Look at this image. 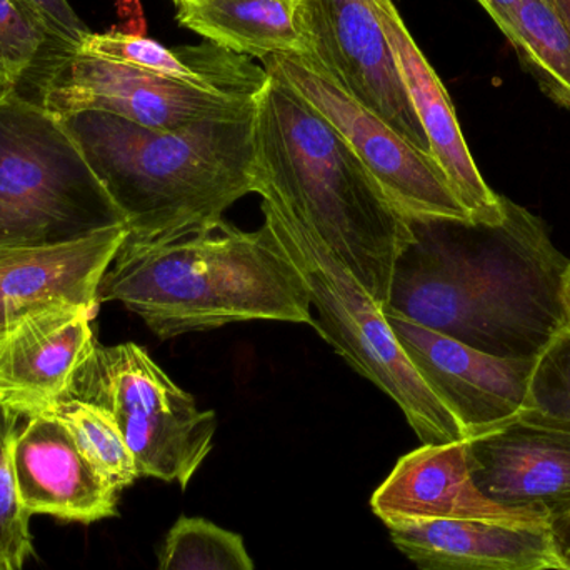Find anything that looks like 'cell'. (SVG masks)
<instances>
[{
	"instance_id": "6da1fadb",
	"label": "cell",
	"mask_w": 570,
	"mask_h": 570,
	"mask_svg": "<svg viewBox=\"0 0 570 570\" xmlns=\"http://www.w3.org/2000/svg\"><path fill=\"white\" fill-rule=\"evenodd\" d=\"M499 224L412 220L384 312L485 354L535 358L566 328L570 261L538 216L502 197Z\"/></svg>"
},
{
	"instance_id": "7a4b0ae2",
	"label": "cell",
	"mask_w": 570,
	"mask_h": 570,
	"mask_svg": "<svg viewBox=\"0 0 570 570\" xmlns=\"http://www.w3.org/2000/svg\"><path fill=\"white\" fill-rule=\"evenodd\" d=\"M163 341L250 321L312 325L311 292L274 230L226 220L186 236L140 243L126 236L99 285Z\"/></svg>"
},
{
	"instance_id": "3957f363",
	"label": "cell",
	"mask_w": 570,
	"mask_h": 570,
	"mask_svg": "<svg viewBox=\"0 0 570 570\" xmlns=\"http://www.w3.org/2000/svg\"><path fill=\"white\" fill-rule=\"evenodd\" d=\"M122 216L127 237L176 239L257 194L256 116L157 130L112 114L59 116Z\"/></svg>"
},
{
	"instance_id": "277c9868",
	"label": "cell",
	"mask_w": 570,
	"mask_h": 570,
	"mask_svg": "<svg viewBox=\"0 0 570 570\" xmlns=\"http://www.w3.org/2000/svg\"><path fill=\"white\" fill-rule=\"evenodd\" d=\"M254 142L257 177L387 307L395 266L414 243V229L361 157L307 100L273 76L257 102Z\"/></svg>"
},
{
	"instance_id": "5b68a950",
	"label": "cell",
	"mask_w": 570,
	"mask_h": 570,
	"mask_svg": "<svg viewBox=\"0 0 570 570\" xmlns=\"http://www.w3.org/2000/svg\"><path fill=\"white\" fill-rule=\"evenodd\" d=\"M259 179V177H257ZM264 223L304 277L317 311L311 327L401 409L422 444L468 441L461 422L412 364L382 305L283 197L259 179Z\"/></svg>"
},
{
	"instance_id": "8992f818",
	"label": "cell",
	"mask_w": 570,
	"mask_h": 570,
	"mask_svg": "<svg viewBox=\"0 0 570 570\" xmlns=\"http://www.w3.org/2000/svg\"><path fill=\"white\" fill-rule=\"evenodd\" d=\"M124 224L56 114L12 90L0 100V249L82 239Z\"/></svg>"
},
{
	"instance_id": "52a82bcc",
	"label": "cell",
	"mask_w": 570,
	"mask_h": 570,
	"mask_svg": "<svg viewBox=\"0 0 570 570\" xmlns=\"http://www.w3.org/2000/svg\"><path fill=\"white\" fill-rule=\"evenodd\" d=\"M104 409L122 432L140 478L186 489L213 451L214 411L176 384L142 345L97 342L63 399Z\"/></svg>"
},
{
	"instance_id": "ba28073f",
	"label": "cell",
	"mask_w": 570,
	"mask_h": 570,
	"mask_svg": "<svg viewBox=\"0 0 570 570\" xmlns=\"http://www.w3.org/2000/svg\"><path fill=\"white\" fill-rule=\"evenodd\" d=\"M263 63L344 137L409 219L471 220L434 159L358 102L314 53L273 56Z\"/></svg>"
},
{
	"instance_id": "9c48e42d",
	"label": "cell",
	"mask_w": 570,
	"mask_h": 570,
	"mask_svg": "<svg viewBox=\"0 0 570 570\" xmlns=\"http://www.w3.org/2000/svg\"><path fill=\"white\" fill-rule=\"evenodd\" d=\"M33 87L36 102L56 116L96 110L157 130L246 119L256 116L261 97L193 86L79 50L57 57Z\"/></svg>"
},
{
	"instance_id": "30bf717a",
	"label": "cell",
	"mask_w": 570,
	"mask_h": 570,
	"mask_svg": "<svg viewBox=\"0 0 570 570\" xmlns=\"http://www.w3.org/2000/svg\"><path fill=\"white\" fill-rule=\"evenodd\" d=\"M298 16L318 62L399 136L431 156L371 0H301Z\"/></svg>"
},
{
	"instance_id": "8fae6325",
	"label": "cell",
	"mask_w": 570,
	"mask_h": 570,
	"mask_svg": "<svg viewBox=\"0 0 570 570\" xmlns=\"http://www.w3.org/2000/svg\"><path fill=\"white\" fill-rule=\"evenodd\" d=\"M405 354L461 422L468 439L514 421L524 407L535 358L485 354L385 312Z\"/></svg>"
},
{
	"instance_id": "7c38bea8",
	"label": "cell",
	"mask_w": 570,
	"mask_h": 570,
	"mask_svg": "<svg viewBox=\"0 0 570 570\" xmlns=\"http://www.w3.org/2000/svg\"><path fill=\"white\" fill-rule=\"evenodd\" d=\"M97 311L56 304L7 325L0 335V407L26 419L62 401L96 347Z\"/></svg>"
},
{
	"instance_id": "4fadbf2b",
	"label": "cell",
	"mask_w": 570,
	"mask_h": 570,
	"mask_svg": "<svg viewBox=\"0 0 570 570\" xmlns=\"http://www.w3.org/2000/svg\"><path fill=\"white\" fill-rule=\"evenodd\" d=\"M469 468L482 494L498 504L570 515V432L514 419L468 439Z\"/></svg>"
},
{
	"instance_id": "5bb4252c",
	"label": "cell",
	"mask_w": 570,
	"mask_h": 570,
	"mask_svg": "<svg viewBox=\"0 0 570 570\" xmlns=\"http://www.w3.org/2000/svg\"><path fill=\"white\" fill-rule=\"evenodd\" d=\"M372 511L387 528L435 519H479L519 528H549L538 512L505 508L482 494L469 468L468 441L422 445L399 459L374 492Z\"/></svg>"
},
{
	"instance_id": "9a60e30c",
	"label": "cell",
	"mask_w": 570,
	"mask_h": 570,
	"mask_svg": "<svg viewBox=\"0 0 570 570\" xmlns=\"http://www.w3.org/2000/svg\"><path fill=\"white\" fill-rule=\"evenodd\" d=\"M391 46L402 82L428 137L431 157L472 223L499 224L504 203L485 183L462 136L451 97L392 0H371Z\"/></svg>"
},
{
	"instance_id": "2e32d148",
	"label": "cell",
	"mask_w": 570,
	"mask_h": 570,
	"mask_svg": "<svg viewBox=\"0 0 570 570\" xmlns=\"http://www.w3.org/2000/svg\"><path fill=\"white\" fill-rule=\"evenodd\" d=\"M12 465L27 514L92 524L117 514L119 492L89 464L50 412L23 419L12 442Z\"/></svg>"
},
{
	"instance_id": "e0dca14e",
	"label": "cell",
	"mask_w": 570,
	"mask_h": 570,
	"mask_svg": "<svg viewBox=\"0 0 570 570\" xmlns=\"http://www.w3.org/2000/svg\"><path fill=\"white\" fill-rule=\"evenodd\" d=\"M126 236L119 224L69 243L0 249V328L49 305L99 307V285Z\"/></svg>"
},
{
	"instance_id": "ac0fdd59",
	"label": "cell",
	"mask_w": 570,
	"mask_h": 570,
	"mask_svg": "<svg viewBox=\"0 0 570 570\" xmlns=\"http://www.w3.org/2000/svg\"><path fill=\"white\" fill-rule=\"evenodd\" d=\"M395 548L419 570H564L549 528L479 519H435L389 528Z\"/></svg>"
},
{
	"instance_id": "d6986e66",
	"label": "cell",
	"mask_w": 570,
	"mask_h": 570,
	"mask_svg": "<svg viewBox=\"0 0 570 570\" xmlns=\"http://www.w3.org/2000/svg\"><path fill=\"white\" fill-rule=\"evenodd\" d=\"M77 50L180 82L240 96L259 97L271 79L266 67L257 66L250 57L207 40L199 46L167 49L147 37L90 32Z\"/></svg>"
},
{
	"instance_id": "ffe728a7",
	"label": "cell",
	"mask_w": 570,
	"mask_h": 570,
	"mask_svg": "<svg viewBox=\"0 0 570 570\" xmlns=\"http://www.w3.org/2000/svg\"><path fill=\"white\" fill-rule=\"evenodd\" d=\"M301 0H189L177 22L207 42L253 59L308 53L298 16Z\"/></svg>"
},
{
	"instance_id": "44dd1931",
	"label": "cell",
	"mask_w": 570,
	"mask_h": 570,
	"mask_svg": "<svg viewBox=\"0 0 570 570\" xmlns=\"http://www.w3.org/2000/svg\"><path fill=\"white\" fill-rule=\"evenodd\" d=\"M514 49L542 92L570 110V32L549 0H519Z\"/></svg>"
},
{
	"instance_id": "7402d4cb",
	"label": "cell",
	"mask_w": 570,
	"mask_h": 570,
	"mask_svg": "<svg viewBox=\"0 0 570 570\" xmlns=\"http://www.w3.org/2000/svg\"><path fill=\"white\" fill-rule=\"evenodd\" d=\"M47 412L67 429L83 458L117 492L140 478L122 432L104 409L67 397Z\"/></svg>"
},
{
	"instance_id": "603a6c76",
	"label": "cell",
	"mask_w": 570,
	"mask_h": 570,
	"mask_svg": "<svg viewBox=\"0 0 570 570\" xmlns=\"http://www.w3.org/2000/svg\"><path fill=\"white\" fill-rule=\"evenodd\" d=\"M70 50L22 0H0V79L13 90L36 86L50 62Z\"/></svg>"
},
{
	"instance_id": "cb8c5ba5",
	"label": "cell",
	"mask_w": 570,
	"mask_h": 570,
	"mask_svg": "<svg viewBox=\"0 0 570 570\" xmlns=\"http://www.w3.org/2000/svg\"><path fill=\"white\" fill-rule=\"evenodd\" d=\"M157 570H254L244 539L200 518H180L167 534Z\"/></svg>"
},
{
	"instance_id": "d4e9b609",
	"label": "cell",
	"mask_w": 570,
	"mask_h": 570,
	"mask_svg": "<svg viewBox=\"0 0 570 570\" xmlns=\"http://www.w3.org/2000/svg\"><path fill=\"white\" fill-rule=\"evenodd\" d=\"M570 432V331L562 328L535 358L519 417Z\"/></svg>"
},
{
	"instance_id": "484cf974",
	"label": "cell",
	"mask_w": 570,
	"mask_h": 570,
	"mask_svg": "<svg viewBox=\"0 0 570 570\" xmlns=\"http://www.w3.org/2000/svg\"><path fill=\"white\" fill-rule=\"evenodd\" d=\"M22 417L0 407V570H22L32 554L29 519L19 498L12 442Z\"/></svg>"
},
{
	"instance_id": "4316f807",
	"label": "cell",
	"mask_w": 570,
	"mask_h": 570,
	"mask_svg": "<svg viewBox=\"0 0 570 570\" xmlns=\"http://www.w3.org/2000/svg\"><path fill=\"white\" fill-rule=\"evenodd\" d=\"M46 29L69 49L77 50L82 46L90 30L77 16L76 10L67 0H22Z\"/></svg>"
},
{
	"instance_id": "83f0119b",
	"label": "cell",
	"mask_w": 570,
	"mask_h": 570,
	"mask_svg": "<svg viewBox=\"0 0 570 570\" xmlns=\"http://www.w3.org/2000/svg\"><path fill=\"white\" fill-rule=\"evenodd\" d=\"M482 9L492 17L495 26L502 30L505 39L512 43L518 42V6L519 0H475Z\"/></svg>"
},
{
	"instance_id": "f1b7e54d",
	"label": "cell",
	"mask_w": 570,
	"mask_h": 570,
	"mask_svg": "<svg viewBox=\"0 0 570 570\" xmlns=\"http://www.w3.org/2000/svg\"><path fill=\"white\" fill-rule=\"evenodd\" d=\"M551 531L552 534H554L559 549H561V554L562 558H564L566 564L570 568V515L552 521Z\"/></svg>"
},
{
	"instance_id": "f546056e",
	"label": "cell",
	"mask_w": 570,
	"mask_h": 570,
	"mask_svg": "<svg viewBox=\"0 0 570 570\" xmlns=\"http://www.w3.org/2000/svg\"><path fill=\"white\" fill-rule=\"evenodd\" d=\"M549 2L554 7L559 17L564 20L566 27H568L570 32V0H549Z\"/></svg>"
},
{
	"instance_id": "4dcf8cb0",
	"label": "cell",
	"mask_w": 570,
	"mask_h": 570,
	"mask_svg": "<svg viewBox=\"0 0 570 570\" xmlns=\"http://www.w3.org/2000/svg\"><path fill=\"white\" fill-rule=\"evenodd\" d=\"M566 328L570 331V264L564 277Z\"/></svg>"
},
{
	"instance_id": "1f68e13d",
	"label": "cell",
	"mask_w": 570,
	"mask_h": 570,
	"mask_svg": "<svg viewBox=\"0 0 570 570\" xmlns=\"http://www.w3.org/2000/svg\"><path fill=\"white\" fill-rule=\"evenodd\" d=\"M12 87L9 86V83L3 82L2 79H0V100L3 99V97L7 96V94L12 92Z\"/></svg>"
},
{
	"instance_id": "d6a6232c",
	"label": "cell",
	"mask_w": 570,
	"mask_h": 570,
	"mask_svg": "<svg viewBox=\"0 0 570 570\" xmlns=\"http://www.w3.org/2000/svg\"><path fill=\"white\" fill-rule=\"evenodd\" d=\"M174 3H176L177 7L183 6V3L189 2V0H173Z\"/></svg>"
},
{
	"instance_id": "836d02e7",
	"label": "cell",
	"mask_w": 570,
	"mask_h": 570,
	"mask_svg": "<svg viewBox=\"0 0 570 570\" xmlns=\"http://www.w3.org/2000/svg\"><path fill=\"white\" fill-rule=\"evenodd\" d=\"M3 328H0V335H2Z\"/></svg>"
},
{
	"instance_id": "e575fe53",
	"label": "cell",
	"mask_w": 570,
	"mask_h": 570,
	"mask_svg": "<svg viewBox=\"0 0 570 570\" xmlns=\"http://www.w3.org/2000/svg\"><path fill=\"white\" fill-rule=\"evenodd\" d=\"M564 570H570V568H568V569H564Z\"/></svg>"
}]
</instances>
